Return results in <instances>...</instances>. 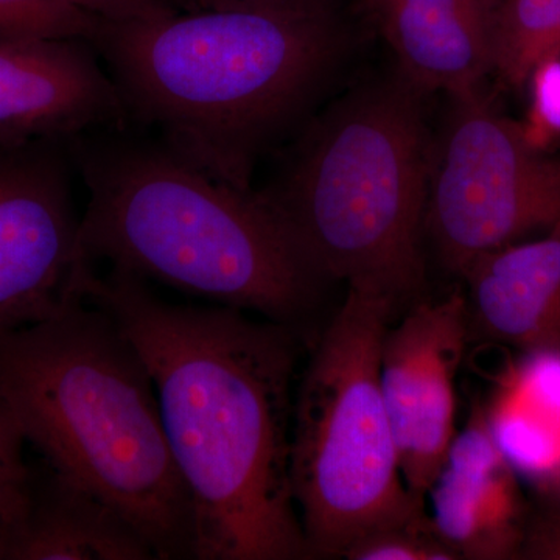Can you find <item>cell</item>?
<instances>
[{
  "label": "cell",
  "mask_w": 560,
  "mask_h": 560,
  "mask_svg": "<svg viewBox=\"0 0 560 560\" xmlns=\"http://www.w3.org/2000/svg\"><path fill=\"white\" fill-rule=\"evenodd\" d=\"M73 289L119 323L149 368L194 508V559H313L290 475L296 329L173 304L119 268L80 265Z\"/></svg>",
  "instance_id": "1"
},
{
  "label": "cell",
  "mask_w": 560,
  "mask_h": 560,
  "mask_svg": "<svg viewBox=\"0 0 560 560\" xmlns=\"http://www.w3.org/2000/svg\"><path fill=\"white\" fill-rule=\"evenodd\" d=\"M132 127L209 176L253 191L260 158L304 127L348 54L334 0L108 22L91 39Z\"/></svg>",
  "instance_id": "2"
},
{
  "label": "cell",
  "mask_w": 560,
  "mask_h": 560,
  "mask_svg": "<svg viewBox=\"0 0 560 560\" xmlns=\"http://www.w3.org/2000/svg\"><path fill=\"white\" fill-rule=\"evenodd\" d=\"M90 191L79 259L296 329L326 280L256 190L220 183L160 138L103 128L66 142Z\"/></svg>",
  "instance_id": "3"
},
{
  "label": "cell",
  "mask_w": 560,
  "mask_h": 560,
  "mask_svg": "<svg viewBox=\"0 0 560 560\" xmlns=\"http://www.w3.org/2000/svg\"><path fill=\"white\" fill-rule=\"evenodd\" d=\"M0 399L44 460L116 508L156 559H194V508L153 378L108 312L73 300L0 335Z\"/></svg>",
  "instance_id": "4"
},
{
  "label": "cell",
  "mask_w": 560,
  "mask_h": 560,
  "mask_svg": "<svg viewBox=\"0 0 560 560\" xmlns=\"http://www.w3.org/2000/svg\"><path fill=\"white\" fill-rule=\"evenodd\" d=\"M423 94L400 72L350 92L302 127L257 191L326 282L371 285L397 304L422 287Z\"/></svg>",
  "instance_id": "5"
},
{
  "label": "cell",
  "mask_w": 560,
  "mask_h": 560,
  "mask_svg": "<svg viewBox=\"0 0 560 560\" xmlns=\"http://www.w3.org/2000/svg\"><path fill=\"white\" fill-rule=\"evenodd\" d=\"M397 302L349 285L302 375L293 404L290 475L312 558H345L355 541L425 521L401 478L382 390V350Z\"/></svg>",
  "instance_id": "6"
},
{
  "label": "cell",
  "mask_w": 560,
  "mask_h": 560,
  "mask_svg": "<svg viewBox=\"0 0 560 560\" xmlns=\"http://www.w3.org/2000/svg\"><path fill=\"white\" fill-rule=\"evenodd\" d=\"M453 98L438 160H430L425 228L445 267L463 276L482 254L560 220V160L480 91Z\"/></svg>",
  "instance_id": "7"
},
{
  "label": "cell",
  "mask_w": 560,
  "mask_h": 560,
  "mask_svg": "<svg viewBox=\"0 0 560 560\" xmlns=\"http://www.w3.org/2000/svg\"><path fill=\"white\" fill-rule=\"evenodd\" d=\"M66 142L0 143V335L50 318L73 296L80 219Z\"/></svg>",
  "instance_id": "8"
},
{
  "label": "cell",
  "mask_w": 560,
  "mask_h": 560,
  "mask_svg": "<svg viewBox=\"0 0 560 560\" xmlns=\"http://www.w3.org/2000/svg\"><path fill=\"white\" fill-rule=\"evenodd\" d=\"M469 338V305L456 291L420 302L383 342V399L401 478L422 501L456 436L455 381Z\"/></svg>",
  "instance_id": "9"
},
{
  "label": "cell",
  "mask_w": 560,
  "mask_h": 560,
  "mask_svg": "<svg viewBox=\"0 0 560 560\" xmlns=\"http://www.w3.org/2000/svg\"><path fill=\"white\" fill-rule=\"evenodd\" d=\"M131 125L91 40L0 38V143L68 142Z\"/></svg>",
  "instance_id": "10"
},
{
  "label": "cell",
  "mask_w": 560,
  "mask_h": 560,
  "mask_svg": "<svg viewBox=\"0 0 560 560\" xmlns=\"http://www.w3.org/2000/svg\"><path fill=\"white\" fill-rule=\"evenodd\" d=\"M429 493L433 528L459 559L518 558L528 508L482 405L471 407Z\"/></svg>",
  "instance_id": "11"
},
{
  "label": "cell",
  "mask_w": 560,
  "mask_h": 560,
  "mask_svg": "<svg viewBox=\"0 0 560 560\" xmlns=\"http://www.w3.org/2000/svg\"><path fill=\"white\" fill-rule=\"evenodd\" d=\"M116 508L44 460L28 467L16 508L0 522V560H153Z\"/></svg>",
  "instance_id": "12"
},
{
  "label": "cell",
  "mask_w": 560,
  "mask_h": 560,
  "mask_svg": "<svg viewBox=\"0 0 560 560\" xmlns=\"http://www.w3.org/2000/svg\"><path fill=\"white\" fill-rule=\"evenodd\" d=\"M463 276L470 330L526 352L560 349V220L539 241L482 254Z\"/></svg>",
  "instance_id": "13"
},
{
  "label": "cell",
  "mask_w": 560,
  "mask_h": 560,
  "mask_svg": "<svg viewBox=\"0 0 560 560\" xmlns=\"http://www.w3.org/2000/svg\"><path fill=\"white\" fill-rule=\"evenodd\" d=\"M363 7L396 55L401 75L423 92L470 94L492 70V16L397 0H370Z\"/></svg>",
  "instance_id": "14"
},
{
  "label": "cell",
  "mask_w": 560,
  "mask_h": 560,
  "mask_svg": "<svg viewBox=\"0 0 560 560\" xmlns=\"http://www.w3.org/2000/svg\"><path fill=\"white\" fill-rule=\"evenodd\" d=\"M528 353L512 372L489 420L514 469L539 480L560 464V349Z\"/></svg>",
  "instance_id": "15"
},
{
  "label": "cell",
  "mask_w": 560,
  "mask_h": 560,
  "mask_svg": "<svg viewBox=\"0 0 560 560\" xmlns=\"http://www.w3.org/2000/svg\"><path fill=\"white\" fill-rule=\"evenodd\" d=\"M560 0H497L490 21L492 70L510 86L528 84L533 70L558 54Z\"/></svg>",
  "instance_id": "16"
},
{
  "label": "cell",
  "mask_w": 560,
  "mask_h": 560,
  "mask_svg": "<svg viewBox=\"0 0 560 560\" xmlns=\"http://www.w3.org/2000/svg\"><path fill=\"white\" fill-rule=\"evenodd\" d=\"M101 24L69 0H0V38L91 40Z\"/></svg>",
  "instance_id": "17"
},
{
  "label": "cell",
  "mask_w": 560,
  "mask_h": 560,
  "mask_svg": "<svg viewBox=\"0 0 560 560\" xmlns=\"http://www.w3.org/2000/svg\"><path fill=\"white\" fill-rule=\"evenodd\" d=\"M350 560H456L459 556L438 536L431 518L389 526L355 541L345 556Z\"/></svg>",
  "instance_id": "18"
},
{
  "label": "cell",
  "mask_w": 560,
  "mask_h": 560,
  "mask_svg": "<svg viewBox=\"0 0 560 560\" xmlns=\"http://www.w3.org/2000/svg\"><path fill=\"white\" fill-rule=\"evenodd\" d=\"M530 110L528 125H522L526 138L541 149L560 138V54L551 55L530 73Z\"/></svg>",
  "instance_id": "19"
},
{
  "label": "cell",
  "mask_w": 560,
  "mask_h": 560,
  "mask_svg": "<svg viewBox=\"0 0 560 560\" xmlns=\"http://www.w3.org/2000/svg\"><path fill=\"white\" fill-rule=\"evenodd\" d=\"M25 436L13 412L0 399V522L16 508L28 477Z\"/></svg>",
  "instance_id": "20"
},
{
  "label": "cell",
  "mask_w": 560,
  "mask_h": 560,
  "mask_svg": "<svg viewBox=\"0 0 560 560\" xmlns=\"http://www.w3.org/2000/svg\"><path fill=\"white\" fill-rule=\"evenodd\" d=\"M526 512L517 559L560 560V497Z\"/></svg>",
  "instance_id": "21"
},
{
  "label": "cell",
  "mask_w": 560,
  "mask_h": 560,
  "mask_svg": "<svg viewBox=\"0 0 560 560\" xmlns=\"http://www.w3.org/2000/svg\"><path fill=\"white\" fill-rule=\"evenodd\" d=\"M108 22L151 21L179 13L172 0H69Z\"/></svg>",
  "instance_id": "22"
},
{
  "label": "cell",
  "mask_w": 560,
  "mask_h": 560,
  "mask_svg": "<svg viewBox=\"0 0 560 560\" xmlns=\"http://www.w3.org/2000/svg\"><path fill=\"white\" fill-rule=\"evenodd\" d=\"M293 2V0H172L179 13L194 11L238 9V7L270 5V3Z\"/></svg>",
  "instance_id": "23"
},
{
  "label": "cell",
  "mask_w": 560,
  "mask_h": 560,
  "mask_svg": "<svg viewBox=\"0 0 560 560\" xmlns=\"http://www.w3.org/2000/svg\"><path fill=\"white\" fill-rule=\"evenodd\" d=\"M539 482L547 489V492L560 497V464L556 469H552L547 477L541 478Z\"/></svg>",
  "instance_id": "24"
},
{
  "label": "cell",
  "mask_w": 560,
  "mask_h": 560,
  "mask_svg": "<svg viewBox=\"0 0 560 560\" xmlns=\"http://www.w3.org/2000/svg\"><path fill=\"white\" fill-rule=\"evenodd\" d=\"M489 2H497V0H489Z\"/></svg>",
  "instance_id": "25"
},
{
  "label": "cell",
  "mask_w": 560,
  "mask_h": 560,
  "mask_svg": "<svg viewBox=\"0 0 560 560\" xmlns=\"http://www.w3.org/2000/svg\"><path fill=\"white\" fill-rule=\"evenodd\" d=\"M558 54H560V43H559V51H558Z\"/></svg>",
  "instance_id": "26"
}]
</instances>
